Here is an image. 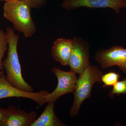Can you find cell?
Returning <instances> with one entry per match:
<instances>
[{
	"label": "cell",
	"mask_w": 126,
	"mask_h": 126,
	"mask_svg": "<svg viewBox=\"0 0 126 126\" xmlns=\"http://www.w3.org/2000/svg\"><path fill=\"white\" fill-rule=\"evenodd\" d=\"M8 43L7 56L3 64L6 73V79L15 87L24 92H33V88L26 82L22 76L21 67L18 57L17 46L19 36L12 27L6 29Z\"/></svg>",
	"instance_id": "6da1fadb"
},
{
	"label": "cell",
	"mask_w": 126,
	"mask_h": 126,
	"mask_svg": "<svg viewBox=\"0 0 126 126\" xmlns=\"http://www.w3.org/2000/svg\"><path fill=\"white\" fill-rule=\"evenodd\" d=\"M32 7L24 0H12L5 2L3 15L11 22L14 29L30 38L36 32V27L32 17Z\"/></svg>",
	"instance_id": "7a4b0ae2"
},
{
	"label": "cell",
	"mask_w": 126,
	"mask_h": 126,
	"mask_svg": "<svg viewBox=\"0 0 126 126\" xmlns=\"http://www.w3.org/2000/svg\"><path fill=\"white\" fill-rule=\"evenodd\" d=\"M102 72L94 65H89L79 74L77 79L74 94V101L70 109L69 115L75 117L78 114L81 104L84 101L91 97L93 86L96 83H102Z\"/></svg>",
	"instance_id": "3957f363"
},
{
	"label": "cell",
	"mask_w": 126,
	"mask_h": 126,
	"mask_svg": "<svg viewBox=\"0 0 126 126\" xmlns=\"http://www.w3.org/2000/svg\"><path fill=\"white\" fill-rule=\"evenodd\" d=\"M51 72L57 77L58 85L52 93L43 97L42 101L43 105L49 102L55 103L59 98L64 94L73 93L76 87L78 78L74 72L63 71L56 67L52 69Z\"/></svg>",
	"instance_id": "277c9868"
},
{
	"label": "cell",
	"mask_w": 126,
	"mask_h": 126,
	"mask_svg": "<svg viewBox=\"0 0 126 126\" xmlns=\"http://www.w3.org/2000/svg\"><path fill=\"white\" fill-rule=\"evenodd\" d=\"M95 59L104 69L116 66L126 74V48L123 46L115 45L98 50Z\"/></svg>",
	"instance_id": "5b68a950"
},
{
	"label": "cell",
	"mask_w": 126,
	"mask_h": 126,
	"mask_svg": "<svg viewBox=\"0 0 126 126\" xmlns=\"http://www.w3.org/2000/svg\"><path fill=\"white\" fill-rule=\"evenodd\" d=\"M73 40V45L68 65L70 71L79 74L90 64L89 46L80 37L75 36Z\"/></svg>",
	"instance_id": "8992f818"
},
{
	"label": "cell",
	"mask_w": 126,
	"mask_h": 126,
	"mask_svg": "<svg viewBox=\"0 0 126 126\" xmlns=\"http://www.w3.org/2000/svg\"><path fill=\"white\" fill-rule=\"evenodd\" d=\"M62 7L69 10L81 7L90 9L108 8L118 14L121 9L126 7V0H64Z\"/></svg>",
	"instance_id": "52a82bcc"
},
{
	"label": "cell",
	"mask_w": 126,
	"mask_h": 126,
	"mask_svg": "<svg viewBox=\"0 0 126 126\" xmlns=\"http://www.w3.org/2000/svg\"><path fill=\"white\" fill-rule=\"evenodd\" d=\"M49 93L47 90H41L38 92H24L15 87L6 79L5 73L0 77V99L9 97H23L33 100L39 107L43 106V97Z\"/></svg>",
	"instance_id": "ba28073f"
},
{
	"label": "cell",
	"mask_w": 126,
	"mask_h": 126,
	"mask_svg": "<svg viewBox=\"0 0 126 126\" xmlns=\"http://www.w3.org/2000/svg\"><path fill=\"white\" fill-rule=\"evenodd\" d=\"M37 117L36 112H27L10 105L7 109L4 118L0 126H31Z\"/></svg>",
	"instance_id": "9c48e42d"
},
{
	"label": "cell",
	"mask_w": 126,
	"mask_h": 126,
	"mask_svg": "<svg viewBox=\"0 0 126 126\" xmlns=\"http://www.w3.org/2000/svg\"><path fill=\"white\" fill-rule=\"evenodd\" d=\"M73 45V39H57L55 41L51 50L53 58L63 66L68 65Z\"/></svg>",
	"instance_id": "30bf717a"
},
{
	"label": "cell",
	"mask_w": 126,
	"mask_h": 126,
	"mask_svg": "<svg viewBox=\"0 0 126 126\" xmlns=\"http://www.w3.org/2000/svg\"><path fill=\"white\" fill-rule=\"evenodd\" d=\"M54 103H47L45 109L31 126H65L55 115Z\"/></svg>",
	"instance_id": "8fae6325"
},
{
	"label": "cell",
	"mask_w": 126,
	"mask_h": 126,
	"mask_svg": "<svg viewBox=\"0 0 126 126\" xmlns=\"http://www.w3.org/2000/svg\"><path fill=\"white\" fill-rule=\"evenodd\" d=\"M8 49V43L6 32L0 28V71H4L2 59Z\"/></svg>",
	"instance_id": "7c38bea8"
},
{
	"label": "cell",
	"mask_w": 126,
	"mask_h": 126,
	"mask_svg": "<svg viewBox=\"0 0 126 126\" xmlns=\"http://www.w3.org/2000/svg\"><path fill=\"white\" fill-rule=\"evenodd\" d=\"M121 75L113 71L103 75L101 79L104 84L103 87L113 86L118 81Z\"/></svg>",
	"instance_id": "4fadbf2b"
},
{
	"label": "cell",
	"mask_w": 126,
	"mask_h": 126,
	"mask_svg": "<svg viewBox=\"0 0 126 126\" xmlns=\"http://www.w3.org/2000/svg\"><path fill=\"white\" fill-rule=\"evenodd\" d=\"M113 86L112 90L109 94L111 98H113L115 94H126V78L122 81H118Z\"/></svg>",
	"instance_id": "5bb4252c"
},
{
	"label": "cell",
	"mask_w": 126,
	"mask_h": 126,
	"mask_svg": "<svg viewBox=\"0 0 126 126\" xmlns=\"http://www.w3.org/2000/svg\"><path fill=\"white\" fill-rule=\"evenodd\" d=\"M32 8H41L45 4L47 0H24Z\"/></svg>",
	"instance_id": "9a60e30c"
},
{
	"label": "cell",
	"mask_w": 126,
	"mask_h": 126,
	"mask_svg": "<svg viewBox=\"0 0 126 126\" xmlns=\"http://www.w3.org/2000/svg\"><path fill=\"white\" fill-rule=\"evenodd\" d=\"M7 109L0 107V125L4 118Z\"/></svg>",
	"instance_id": "2e32d148"
},
{
	"label": "cell",
	"mask_w": 126,
	"mask_h": 126,
	"mask_svg": "<svg viewBox=\"0 0 126 126\" xmlns=\"http://www.w3.org/2000/svg\"><path fill=\"white\" fill-rule=\"evenodd\" d=\"M5 73V72L4 71H0V77L2 75V74Z\"/></svg>",
	"instance_id": "e0dca14e"
},
{
	"label": "cell",
	"mask_w": 126,
	"mask_h": 126,
	"mask_svg": "<svg viewBox=\"0 0 126 126\" xmlns=\"http://www.w3.org/2000/svg\"><path fill=\"white\" fill-rule=\"evenodd\" d=\"M11 0H0V1H5V2H6V1H9Z\"/></svg>",
	"instance_id": "ac0fdd59"
}]
</instances>
